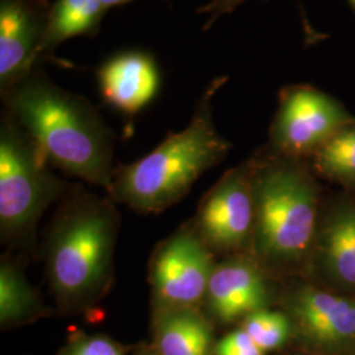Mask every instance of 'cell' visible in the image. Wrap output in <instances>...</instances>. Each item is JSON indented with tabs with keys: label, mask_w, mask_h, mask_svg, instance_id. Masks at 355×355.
<instances>
[{
	"label": "cell",
	"mask_w": 355,
	"mask_h": 355,
	"mask_svg": "<svg viewBox=\"0 0 355 355\" xmlns=\"http://www.w3.org/2000/svg\"><path fill=\"white\" fill-rule=\"evenodd\" d=\"M6 112L35 140L51 166L108 191L114 136L85 98L35 69L1 94Z\"/></svg>",
	"instance_id": "1"
},
{
	"label": "cell",
	"mask_w": 355,
	"mask_h": 355,
	"mask_svg": "<svg viewBox=\"0 0 355 355\" xmlns=\"http://www.w3.org/2000/svg\"><path fill=\"white\" fill-rule=\"evenodd\" d=\"M119 228L112 199L80 187L62 196L44 242L46 280L60 311H89L110 292Z\"/></svg>",
	"instance_id": "2"
},
{
	"label": "cell",
	"mask_w": 355,
	"mask_h": 355,
	"mask_svg": "<svg viewBox=\"0 0 355 355\" xmlns=\"http://www.w3.org/2000/svg\"><path fill=\"white\" fill-rule=\"evenodd\" d=\"M225 79L215 80L198 103L190 124L171 133L153 152L114 168L111 199L140 214H158L184 198L193 183L221 164L228 141L216 129L211 99Z\"/></svg>",
	"instance_id": "3"
},
{
	"label": "cell",
	"mask_w": 355,
	"mask_h": 355,
	"mask_svg": "<svg viewBox=\"0 0 355 355\" xmlns=\"http://www.w3.org/2000/svg\"><path fill=\"white\" fill-rule=\"evenodd\" d=\"M254 258L279 270L308 253L318 224V192L312 179L293 158L277 154L252 164Z\"/></svg>",
	"instance_id": "4"
},
{
	"label": "cell",
	"mask_w": 355,
	"mask_h": 355,
	"mask_svg": "<svg viewBox=\"0 0 355 355\" xmlns=\"http://www.w3.org/2000/svg\"><path fill=\"white\" fill-rule=\"evenodd\" d=\"M37 144L10 114L0 127V237L3 245L33 252L38 221L70 189L51 170Z\"/></svg>",
	"instance_id": "5"
},
{
	"label": "cell",
	"mask_w": 355,
	"mask_h": 355,
	"mask_svg": "<svg viewBox=\"0 0 355 355\" xmlns=\"http://www.w3.org/2000/svg\"><path fill=\"white\" fill-rule=\"evenodd\" d=\"M217 263L192 221L161 242L152 255L149 282L154 306L200 308Z\"/></svg>",
	"instance_id": "6"
},
{
	"label": "cell",
	"mask_w": 355,
	"mask_h": 355,
	"mask_svg": "<svg viewBox=\"0 0 355 355\" xmlns=\"http://www.w3.org/2000/svg\"><path fill=\"white\" fill-rule=\"evenodd\" d=\"M352 121L343 105L325 92L311 86H291L282 91L271 140L282 155L315 154Z\"/></svg>",
	"instance_id": "7"
},
{
	"label": "cell",
	"mask_w": 355,
	"mask_h": 355,
	"mask_svg": "<svg viewBox=\"0 0 355 355\" xmlns=\"http://www.w3.org/2000/svg\"><path fill=\"white\" fill-rule=\"evenodd\" d=\"M192 224L215 254L241 252L252 246V164L230 170L216 183L204 196Z\"/></svg>",
	"instance_id": "8"
},
{
	"label": "cell",
	"mask_w": 355,
	"mask_h": 355,
	"mask_svg": "<svg viewBox=\"0 0 355 355\" xmlns=\"http://www.w3.org/2000/svg\"><path fill=\"white\" fill-rule=\"evenodd\" d=\"M51 7L49 0H0L1 94L35 70Z\"/></svg>",
	"instance_id": "9"
},
{
	"label": "cell",
	"mask_w": 355,
	"mask_h": 355,
	"mask_svg": "<svg viewBox=\"0 0 355 355\" xmlns=\"http://www.w3.org/2000/svg\"><path fill=\"white\" fill-rule=\"evenodd\" d=\"M265 267L253 257H230L217 263L204 304L212 318L229 324L266 309L271 287Z\"/></svg>",
	"instance_id": "10"
},
{
	"label": "cell",
	"mask_w": 355,
	"mask_h": 355,
	"mask_svg": "<svg viewBox=\"0 0 355 355\" xmlns=\"http://www.w3.org/2000/svg\"><path fill=\"white\" fill-rule=\"evenodd\" d=\"M103 99L127 116L142 111L157 96L161 74L152 54L127 51L108 58L96 71Z\"/></svg>",
	"instance_id": "11"
},
{
	"label": "cell",
	"mask_w": 355,
	"mask_h": 355,
	"mask_svg": "<svg viewBox=\"0 0 355 355\" xmlns=\"http://www.w3.org/2000/svg\"><path fill=\"white\" fill-rule=\"evenodd\" d=\"M288 297V309L313 343L341 345L355 338V302L330 292L302 287Z\"/></svg>",
	"instance_id": "12"
},
{
	"label": "cell",
	"mask_w": 355,
	"mask_h": 355,
	"mask_svg": "<svg viewBox=\"0 0 355 355\" xmlns=\"http://www.w3.org/2000/svg\"><path fill=\"white\" fill-rule=\"evenodd\" d=\"M154 340L159 355H211L209 320L195 306H154Z\"/></svg>",
	"instance_id": "13"
},
{
	"label": "cell",
	"mask_w": 355,
	"mask_h": 355,
	"mask_svg": "<svg viewBox=\"0 0 355 355\" xmlns=\"http://www.w3.org/2000/svg\"><path fill=\"white\" fill-rule=\"evenodd\" d=\"M107 8L101 0H54L44 37L33 58V67L69 38L95 36Z\"/></svg>",
	"instance_id": "14"
},
{
	"label": "cell",
	"mask_w": 355,
	"mask_h": 355,
	"mask_svg": "<svg viewBox=\"0 0 355 355\" xmlns=\"http://www.w3.org/2000/svg\"><path fill=\"white\" fill-rule=\"evenodd\" d=\"M37 290L28 282L16 258L4 255L0 263V322L3 328L17 327L46 316Z\"/></svg>",
	"instance_id": "15"
},
{
	"label": "cell",
	"mask_w": 355,
	"mask_h": 355,
	"mask_svg": "<svg viewBox=\"0 0 355 355\" xmlns=\"http://www.w3.org/2000/svg\"><path fill=\"white\" fill-rule=\"evenodd\" d=\"M322 259L330 275L347 286H355V237L347 208L330 217L324 229Z\"/></svg>",
	"instance_id": "16"
},
{
	"label": "cell",
	"mask_w": 355,
	"mask_h": 355,
	"mask_svg": "<svg viewBox=\"0 0 355 355\" xmlns=\"http://www.w3.org/2000/svg\"><path fill=\"white\" fill-rule=\"evenodd\" d=\"M315 164L327 177L355 182V120L338 130L315 153Z\"/></svg>",
	"instance_id": "17"
},
{
	"label": "cell",
	"mask_w": 355,
	"mask_h": 355,
	"mask_svg": "<svg viewBox=\"0 0 355 355\" xmlns=\"http://www.w3.org/2000/svg\"><path fill=\"white\" fill-rule=\"evenodd\" d=\"M291 320L282 312L262 309L243 318L245 330L255 345L265 353L279 349L291 334Z\"/></svg>",
	"instance_id": "18"
},
{
	"label": "cell",
	"mask_w": 355,
	"mask_h": 355,
	"mask_svg": "<svg viewBox=\"0 0 355 355\" xmlns=\"http://www.w3.org/2000/svg\"><path fill=\"white\" fill-rule=\"evenodd\" d=\"M58 355H125V350L108 337L79 334Z\"/></svg>",
	"instance_id": "19"
},
{
	"label": "cell",
	"mask_w": 355,
	"mask_h": 355,
	"mask_svg": "<svg viewBox=\"0 0 355 355\" xmlns=\"http://www.w3.org/2000/svg\"><path fill=\"white\" fill-rule=\"evenodd\" d=\"M215 355H263L245 330L239 329L220 340L214 350Z\"/></svg>",
	"instance_id": "20"
},
{
	"label": "cell",
	"mask_w": 355,
	"mask_h": 355,
	"mask_svg": "<svg viewBox=\"0 0 355 355\" xmlns=\"http://www.w3.org/2000/svg\"><path fill=\"white\" fill-rule=\"evenodd\" d=\"M243 1L245 0H212L211 3L199 8L196 13L208 15V20L204 24V31L209 29L221 16H225V15L233 12L234 10H237V7L241 6Z\"/></svg>",
	"instance_id": "21"
},
{
	"label": "cell",
	"mask_w": 355,
	"mask_h": 355,
	"mask_svg": "<svg viewBox=\"0 0 355 355\" xmlns=\"http://www.w3.org/2000/svg\"><path fill=\"white\" fill-rule=\"evenodd\" d=\"M103 3V6L108 10L110 7H114V6H121V4H127L129 1H133V0H101Z\"/></svg>",
	"instance_id": "22"
},
{
	"label": "cell",
	"mask_w": 355,
	"mask_h": 355,
	"mask_svg": "<svg viewBox=\"0 0 355 355\" xmlns=\"http://www.w3.org/2000/svg\"><path fill=\"white\" fill-rule=\"evenodd\" d=\"M347 211H349L350 223H352V228H353V233H354L355 237V208L354 207H349V208H347Z\"/></svg>",
	"instance_id": "23"
},
{
	"label": "cell",
	"mask_w": 355,
	"mask_h": 355,
	"mask_svg": "<svg viewBox=\"0 0 355 355\" xmlns=\"http://www.w3.org/2000/svg\"><path fill=\"white\" fill-rule=\"evenodd\" d=\"M347 1L352 4V7L355 10V0H347Z\"/></svg>",
	"instance_id": "24"
},
{
	"label": "cell",
	"mask_w": 355,
	"mask_h": 355,
	"mask_svg": "<svg viewBox=\"0 0 355 355\" xmlns=\"http://www.w3.org/2000/svg\"><path fill=\"white\" fill-rule=\"evenodd\" d=\"M145 355H159V354H158V353H157V352H155V353H148V354H145Z\"/></svg>",
	"instance_id": "25"
}]
</instances>
